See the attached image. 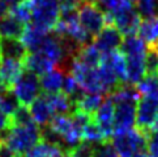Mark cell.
<instances>
[{
  "label": "cell",
  "instance_id": "obj_9",
  "mask_svg": "<svg viewBox=\"0 0 158 157\" xmlns=\"http://www.w3.org/2000/svg\"><path fill=\"white\" fill-rule=\"evenodd\" d=\"M114 114H115V104L111 100V97L107 96L103 100V102L101 104L99 109L93 115L94 122L97 123V126L101 128L103 136L109 142L111 140L112 135H114Z\"/></svg>",
  "mask_w": 158,
  "mask_h": 157
},
{
  "label": "cell",
  "instance_id": "obj_21",
  "mask_svg": "<svg viewBox=\"0 0 158 157\" xmlns=\"http://www.w3.org/2000/svg\"><path fill=\"white\" fill-rule=\"evenodd\" d=\"M105 96L102 94H94V93H85L84 96L73 105L72 111H81L88 115H94L95 111L99 109L101 104L103 102Z\"/></svg>",
  "mask_w": 158,
  "mask_h": 157
},
{
  "label": "cell",
  "instance_id": "obj_36",
  "mask_svg": "<svg viewBox=\"0 0 158 157\" xmlns=\"http://www.w3.org/2000/svg\"><path fill=\"white\" fill-rule=\"evenodd\" d=\"M146 142H148V155L150 157H158V128L146 135Z\"/></svg>",
  "mask_w": 158,
  "mask_h": 157
},
{
  "label": "cell",
  "instance_id": "obj_11",
  "mask_svg": "<svg viewBox=\"0 0 158 157\" xmlns=\"http://www.w3.org/2000/svg\"><path fill=\"white\" fill-rule=\"evenodd\" d=\"M137 102H118L115 104L114 132L131 130L136 125Z\"/></svg>",
  "mask_w": 158,
  "mask_h": 157
},
{
  "label": "cell",
  "instance_id": "obj_4",
  "mask_svg": "<svg viewBox=\"0 0 158 157\" xmlns=\"http://www.w3.org/2000/svg\"><path fill=\"white\" fill-rule=\"evenodd\" d=\"M136 128L146 136L158 128V97L143 96L137 102Z\"/></svg>",
  "mask_w": 158,
  "mask_h": 157
},
{
  "label": "cell",
  "instance_id": "obj_6",
  "mask_svg": "<svg viewBox=\"0 0 158 157\" xmlns=\"http://www.w3.org/2000/svg\"><path fill=\"white\" fill-rule=\"evenodd\" d=\"M106 25H114L122 36H136L141 24V16L132 7L118 11L115 13H105Z\"/></svg>",
  "mask_w": 158,
  "mask_h": 157
},
{
  "label": "cell",
  "instance_id": "obj_22",
  "mask_svg": "<svg viewBox=\"0 0 158 157\" xmlns=\"http://www.w3.org/2000/svg\"><path fill=\"white\" fill-rule=\"evenodd\" d=\"M102 57H103V54L93 43H89V45L80 47L75 58L84 66L90 67V68H95V67H98L101 64Z\"/></svg>",
  "mask_w": 158,
  "mask_h": 157
},
{
  "label": "cell",
  "instance_id": "obj_12",
  "mask_svg": "<svg viewBox=\"0 0 158 157\" xmlns=\"http://www.w3.org/2000/svg\"><path fill=\"white\" fill-rule=\"evenodd\" d=\"M123 42L122 33L116 29L114 25H106L98 36L93 38V45L102 54L114 51L118 47H120Z\"/></svg>",
  "mask_w": 158,
  "mask_h": 157
},
{
  "label": "cell",
  "instance_id": "obj_28",
  "mask_svg": "<svg viewBox=\"0 0 158 157\" xmlns=\"http://www.w3.org/2000/svg\"><path fill=\"white\" fill-rule=\"evenodd\" d=\"M82 142H89L92 144H101V143L109 142V140H106L101 128L97 126L94 119H92L82 130Z\"/></svg>",
  "mask_w": 158,
  "mask_h": 157
},
{
  "label": "cell",
  "instance_id": "obj_32",
  "mask_svg": "<svg viewBox=\"0 0 158 157\" xmlns=\"http://www.w3.org/2000/svg\"><path fill=\"white\" fill-rule=\"evenodd\" d=\"M20 106L17 98L12 91L5 92L3 96H0V111L7 115H12L13 111Z\"/></svg>",
  "mask_w": 158,
  "mask_h": 157
},
{
  "label": "cell",
  "instance_id": "obj_44",
  "mask_svg": "<svg viewBox=\"0 0 158 157\" xmlns=\"http://www.w3.org/2000/svg\"><path fill=\"white\" fill-rule=\"evenodd\" d=\"M157 50H158V47H157Z\"/></svg>",
  "mask_w": 158,
  "mask_h": 157
},
{
  "label": "cell",
  "instance_id": "obj_25",
  "mask_svg": "<svg viewBox=\"0 0 158 157\" xmlns=\"http://www.w3.org/2000/svg\"><path fill=\"white\" fill-rule=\"evenodd\" d=\"M120 51L126 57H131V55H145L146 45L140 37L128 36L123 39V42L120 45Z\"/></svg>",
  "mask_w": 158,
  "mask_h": 157
},
{
  "label": "cell",
  "instance_id": "obj_17",
  "mask_svg": "<svg viewBox=\"0 0 158 157\" xmlns=\"http://www.w3.org/2000/svg\"><path fill=\"white\" fill-rule=\"evenodd\" d=\"M145 55H131V57H126L127 84L137 85L143 80V77L145 76Z\"/></svg>",
  "mask_w": 158,
  "mask_h": 157
},
{
  "label": "cell",
  "instance_id": "obj_2",
  "mask_svg": "<svg viewBox=\"0 0 158 157\" xmlns=\"http://www.w3.org/2000/svg\"><path fill=\"white\" fill-rule=\"evenodd\" d=\"M111 144L119 157H133L148 151L146 136L141 134L137 128L114 132L111 138Z\"/></svg>",
  "mask_w": 158,
  "mask_h": 157
},
{
  "label": "cell",
  "instance_id": "obj_20",
  "mask_svg": "<svg viewBox=\"0 0 158 157\" xmlns=\"http://www.w3.org/2000/svg\"><path fill=\"white\" fill-rule=\"evenodd\" d=\"M24 29L25 25L10 15L0 20V38L2 39H20Z\"/></svg>",
  "mask_w": 158,
  "mask_h": 157
},
{
  "label": "cell",
  "instance_id": "obj_37",
  "mask_svg": "<svg viewBox=\"0 0 158 157\" xmlns=\"http://www.w3.org/2000/svg\"><path fill=\"white\" fill-rule=\"evenodd\" d=\"M0 157H22V155L15 152L13 149H10L8 145L0 139Z\"/></svg>",
  "mask_w": 158,
  "mask_h": 157
},
{
  "label": "cell",
  "instance_id": "obj_34",
  "mask_svg": "<svg viewBox=\"0 0 158 157\" xmlns=\"http://www.w3.org/2000/svg\"><path fill=\"white\" fill-rule=\"evenodd\" d=\"M158 72V50L148 49L145 55V75Z\"/></svg>",
  "mask_w": 158,
  "mask_h": 157
},
{
  "label": "cell",
  "instance_id": "obj_40",
  "mask_svg": "<svg viewBox=\"0 0 158 157\" xmlns=\"http://www.w3.org/2000/svg\"><path fill=\"white\" fill-rule=\"evenodd\" d=\"M4 2L7 3V4L9 5V8H10V7H15V5H17V4L22 3L24 0H4Z\"/></svg>",
  "mask_w": 158,
  "mask_h": 157
},
{
  "label": "cell",
  "instance_id": "obj_24",
  "mask_svg": "<svg viewBox=\"0 0 158 157\" xmlns=\"http://www.w3.org/2000/svg\"><path fill=\"white\" fill-rule=\"evenodd\" d=\"M48 100V104L51 106L54 114H71L73 110V105L71 102L69 97L64 94L63 92L52 93V94H46Z\"/></svg>",
  "mask_w": 158,
  "mask_h": 157
},
{
  "label": "cell",
  "instance_id": "obj_23",
  "mask_svg": "<svg viewBox=\"0 0 158 157\" xmlns=\"http://www.w3.org/2000/svg\"><path fill=\"white\" fill-rule=\"evenodd\" d=\"M2 53L4 58H12L22 62L27 55V50L20 39H2Z\"/></svg>",
  "mask_w": 158,
  "mask_h": 157
},
{
  "label": "cell",
  "instance_id": "obj_31",
  "mask_svg": "<svg viewBox=\"0 0 158 157\" xmlns=\"http://www.w3.org/2000/svg\"><path fill=\"white\" fill-rule=\"evenodd\" d=\"M137 12L145 19L158 16V0H137Z\"/></svg>",
  "mask_w": 158,
  "mask_h": 157
},
{
  "label": "cell",
  "instance_id": "obj_19",
  "mask_svg": "<svg viewBox=\"0 0 158 157\" xmlns=\"http://www.w3.org/2000/svg\"><path fill=\"white\" fill-rule=\"evenodd\" d=\"M102 60L110 64V67L114 70L122 84H127V60L126 55L120 50H114V51L103 54Z\"/></svg>",
  "mask_w": 158,
  "mask_h": 157
},
{
  "label": "cell",
  "instance_id": "obj_42",
  "mask_svg": "<svg viewBox=\"0 0 158 157\" xmlns=\"http://www.w3.org/2000/svg\"><path fill=\"white\" fill-rule=\"evenodd\" d=\"M127 2L131 4V5H133V4H136V3H137V0H127Z\"/></svg>",
  "mask_w": 158,
  "mask_h": 157
},
{
  "label": "cell",
  "instance_id": "obj_27",
  "mask_svg": "<svg viewBox=\"0 0 158 157\" xmlns=\"http://www.w3.org/2000/svg\"><path fill=\"white\" fill-rule=\"evenodd\" d=\"M137 89L143 96L158 97V72L145 75L143 80L137 84Z\"/></svg>",
  "mask_w": 158,
  "mask_h": 157
},
{
  "label": "cell",
  "instance_id": "obj_5",
  "mask_svg": "<svg viewBox=\"0 0 158 157\" xmlns=\"http://www.w3.org/2000/svg\"><path fill=\"white\" fill-rule=\"evenodd\" d=\"M59 0H33V24L46 32L54 30L59 20Z\"/></svg>",
  "mask_w": 158,
  "mask_h": 157
},
{
  "label": "cell",
  "instance_id": "obj_1",
  "mask_svg": "<svg viewBox=\"0 0 158 157\" xmlns=\"http://www.w3.org/2000/svg\"><path fill=\"white\" fill-rule=\"evenodd\" d=\"M2 135L3 136H0V139L10 149L20 155H25L30 148L42 140V131L35 123L29 126L12 127Z\"/></svg>",
  "mask_w": 158,
  "mask_h": 157
},
{
  "label": "cell",
  "instance_id": "obj_18",
  "mask_svg": "<svg viewBox=\"0 0 158 157\" xmlns=\"http://www.w3.org/2000/svg\"><path fill=\"white\" fill-rule=\"evenodd\" d=\"M139 37L148 45V49L158 47V16L150 19H145L140 24Z\"/></svg>",
  "mask_w": 158,
  "mask_h": 157
},
{
  "label": "cell",
  "instance_id": "obj_8",
  "mask_svg": "<svg viewBox=\"0 0 158 157\" xmlns=\"http://www.w3.org/2000/svg\"><path fill=\"white\" fill-rule=\"evenodd\" d=\"M78 21L93 38L98 36L106 26L105 13L95 4L89 3L86 0L78 7Z\"/></svg>",
  "mask_w": 158,
  "mask_h": 157
},
{
  "label": "cell",
  "instance_id": "obj_30",
  "mask_svg": "<svg viewBox=\"0 0 158 157\" xmlns=\"http://www.w3.org/2000/svg\"><path fill=\"white\" fill-rule=\"evenodd\" d=\"M93 4L97 5L103 13H115L118 11L132 7L127 0H94Z\"/></svg>",
  "mask_w": 158,
  "mask_h": 157
},
{
  "label": "cell",
  "instance_id": "obj_43",
  "mask_svg": "<svg viewBox=\"0 0 158 157\" xmlns=\"http://www.w3.org/2000/svg\"><path fill=\"white\" fill-rule=\"evenodd\" d=\"M3 58V53H2V38H0V59Z\"/></svg>",
  "mask_w": 158,
  "mask_h": 157
},
{
  "label": "cell",
  "instance_id": "obj_3",
  "mask_svg": "<svg viewBox=\"0 0 158 157\" xmlns=\"http://www.w3.org/2000/svg\"><path fill=\"white\" fill-rule=\"evenodd\" d=\"M69 64H71L69 74L76 78V81L78 83V85H80V88L84 92L107 96V91L105 89L103 84L99 80L97 70L84 66L76 58H72Z\"/></svg>",
  "mask_w": 158,
  "mask_h": 157
},
{
  "label": "cell",
  "instance_id": "obj_7",
  "mask_svg": "<svg viewBox=\"0 0 158 157\" xmlns=\"http://www.w3.org/2000/svg\"><path fill=\"white\" fill-rule=\"evenodd\" d=\"M16 98L20 105L30 106L37 97L41 96V85H39V78L35 74L30 71H24V74L15 84L12 89Z\"/></svg>",
  "mask_w": 158,
  "mask_h": 157
},
{
  "label": "cell",
  "instance_id": "obj_29",
  "mask_svg": "<svg viewBox=\"0 0 158 157\" xmlns=\"http://www.w3.org/2000/svg\"><path fill=\"white\" fill-rule=\"evenodd\" d=\"M10 122H12V127L29 126V125L35 123L33 121L29 106H24V105H20L19 108L13 111V114L10 115Z\"/></svg>",
  "mask_w": 158,
  "mask_h": 157
},
{
  "label": "cell",
  "instance_id": "obj_10",
  "mask_svg": "<svg viewBox=\"0 0 158 157\" xmlns=\"http://www.w3.org/2000/svg\"><path fill=\"white\" fill-rule=\"evenodd\" d=\"M24 71L25 67L21 60L3 57L0 59V84L7 91H12Z\"/></svg>",
  "mask_w": 158,
  "mask_h": 157
},
{
  "label": "cell",
  "instance_id": "obj_15",
  "mask_svg": "<svg viewBox=\"0 0 158 157\" xmlns=\"http://www.w3.org/2000/svg\"><path fill=\"white\" fill-rule=\"evenodd\" d=\"M64 76H65V70L60 68V67H55L54 70L42 75L41 78H39L41 92H43V94H52L61 92Z\"/></svg>",
  "mask_w": 158,
  "mask_h": 157
},
{
  "label": "cell",
  "instance_id": "obj_39",
  "mask_svg": "<svg viewBox=\"0 0 158 157\" xmlns=\"http://www.w3.org/2000/svg\"><path fill=\"white\" fill-rule=\"evenodd\" d=\"M8 15H9V5L4 0H0V20L7 17Z\"/></svg>",
  "mask_w": 158,
  "mask_h": 157
},
{
  "label": "cell",
  "instance_id": "obj_33",
  "mask_svg": "<svg viewBox=\"0 0 158 157\" xmlns=\"http://www.w3.org/2000/svg\"><path fill=\"white\" fill-rule=\"evenodd\" d=\"M95 145L89 142H81L67 152L68 157H94Z\"/></svg>",
  "mask_w": 158,
  "mask_h": 157
},
{
  "label": "cell",
  "instance_id": "obj_26",
  "mask_svg": "<svg viewBox=\"0 0 158 157\" xmlns=\"http://www.w3.org/2000/svg\"><path fill=\"white\" fill-rule=\"evenodd\" d=\"M9 15L21 24L27 25L33 16V0H24L22 3L9 8Z\"/></svg>",
  "mask_w": 158,
  "mask_h": 157
},
{
  "label": "cell",
  "instance_id": "obj_41",
  "mask_svg": "<svg viewBox=\"0 0 158 157\" xmlns=\"http://www.w3.org/2000/svg\"><path fill=\"white\" fill-rule=\"evenodd\" d=\"M133 157H150V156H149L148 153H146V152H145V153H139V155H136V156H133Z\"/></svg>",
  "mask_w": 158,
  "mask_h": 157
},
{
  "label": "cell",
  "instance_id": "obj_16",
  "mask_svg": "<svg viewBox=\"0 0 158 157\" xmlns=\"http://www.w3.org/2000/svg\"><path fill=\"white\" fill-rule=\"evenodd\" d=\"M24 67L26 71H30L37 76H42L47 74L48 71L55 68V64L51 63L47 58H44L42 54L39 53H27V55L22 60Z\"/></svg>",
  "mask_w": 158,
  "mask_h": 157
},
{
  "label": "cell",
  "instance_id": "obj_14",
  "mask_svg": "<svg viewBox=\"0 0 158 157\" xmlns=\"http://www.w3.org/2000/svg\"><path fill=\"white\" fill-rule=\"evenodd\" d=\"M30 113L35 125L42 128L46 127L48 122L51 121V118L55 115L51 106L48 104L46 94H42V96H39L34 100V102L30 105Z\"/></svg>",
  "mask_w": 158,
  "mask_h": 157
},
{
  "label": "cell",
  "instance_id": "obj_35",
  "mask_svg": "<svg viewBox=\"0 0 158 157\" xmlns=\"http://www.w3.org/2000/svg\"><path fill=\"white\" fill-rule=\"evenodd\" d=\"M94 157H119V155H118L115 148L112 147L111 140H110V142H105L95 145Z\"/></svg>",
  "mask_w": 158,
  "mask_h": 157
},
{
  "label": "cell",
  "instance_id": "obj_38",
  "mask_svg": "<svg viewBox=\"0 0 158 157\" xmlns=\"http://www.w3.org/2000/svg\"><path fill=\"white\" fill-rule=\"evenodd\" d=\"M12 128V122H10V115H7L0 111V134L7 132Z\"/></svg>",
  "mask_w": 158,
  "mask_h": 157
},
{
  "label": "cell",
  "instance_id": "obj_13",
  "mask_svg": "<svg viewBox=\"0 0 158 157\" xmlns=\"http://www.w3.org/2000/svg\"><path fill=\"white\" fill-rule=\"evenodd\" d=\"M48 32L41 29L39 26L31 24H27L25 25V29H24V33L20 38V41L22 42V45L25 46V49L27 51L30 53H38L39 47L43 43L44 38L47 37Z\"/></svg>",
  "mask_w": 158,
  "mask_h": 157
}]
</instances>
